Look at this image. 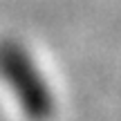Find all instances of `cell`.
<instances>
[{
	"mask_svg": "<svg viewBox=\"0 0 121 121\" xmlns=\"http://www.w3.org/2000/svg\"><path fill=\"white\" fill-rule=\"evenodd\" d=\"M0 78L11 87L20 110L31 121H47L54 114V94L34 58L13 40L0 43Z\"/></svg>",
	"mask_w": 121,
	"mask_h": 121,
	"instance_id": "cell-1",
	"label": "cell"
}]
</instances>
